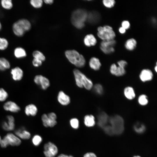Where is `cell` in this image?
Listing matches in <instances>:
<instances>
[{
    "label": "cell",
    "mask_w": 157,
    "mask_h": 157,
    "mask_svg": "<svg viewBox=\"0 0 157 157\" xmlns=\"http://www.w3.org/2000/svg\"><path fill=\"white\" fill-rule=\"evenodd\" d=\"M31 28L30 21L26 19L22 18L15 22L12 26V30L14 34L18 37L24 36Z\"/></svg>",
    "instance_id": "cell-1"
},
{
    "label": "cell",
    "mask_w": 157,
    "mask_h": 157,
    "mask_svg": "<svg viewBox=\"0 0 157 157\" xmlns=\"http://www.w3.org/2000/svg\"><path fill=\"white\" fill-rule=\"evenodd\" d=\"M87 12L85 10L78 9L74 11L72 13L71 21L72 24L78 29H81L85 26V22L87 20Z\"/></svg>",
    "instance_id": "cell-2"
},
{
    "label": "cell",
    "mask_w": 157,
    "mask_h": 157,
    "mask_svg": "<svg viewBox=\"0 0 157 157\" xmlns=\"http://www.w3.org/2000/svg\"><path fill=\"white\" fill-rule=\"evenodd\" d=\"M73 73L76 85L80 88H84L90 90L93 87L92 81L79 70L75 69Z\"/></svg>",
    "instance_id": "cell-3"
},
{
    "label": "cell",
    "mask_w": 157,
    "mask_h": 157,
    "mask_svg": "<svg viewBox=\"0 0 157 157\" xmlns=\"http://www.w3.org/2000/svg\"><path fill=\"white\" fill-rule=\"evenodd\" d=\"M66 57L71 63L77 67H83L85 63L84 56L74 50L66 51L65 52Z\"/></svg>",
    "instance_id": "cell-4"
},
{
    "label": "cell",
    "mask_w": 157,
    "mask_h": 157,
    "mask_svg": "<svg viewBox=\"0 0 157 157\" xmlns=\"http://www.w3.org/2000/svg\"><path fill=\"white\" fill-rule=\"evenodd\" d=\"M109 124L112 129L114 135H120L124 131V120L119 115H115L109 117Z\"/></svg>",
    "instance_id": "cell-5"
},
{
    "label": "cell",
    "mask_w": 157,
    "mask_h": 157,
    "mask_svg": "<svg viewBox=\"0 0 157 157\" xmlns=\"http://www.w3.org/2000/svg\"><path fill=\"white\" fill-rule=\"evenodd\" d=\"M97 35L102 41L110 40L114 39L115 33L112 28L108 25L98 27Z\"/></svg>",
    "instance_id": "cell-6"
},
{
    "label": "cell",
    "mask_w": 157,
    "mask_h": 157,
    "mask_svg": "<svg viewBox=\"0 0 157 157\" xmlns=\"http://www.w3.org/2000/svg\"><path fill=\"white\" fill-rule=\"evenodd\" d=\"M21 143V140L17 136L12 133H9L1 139L0 145L2 147L4 148L9 145L18 146Z\"/></svg>",
    "instance_id": "cell-7"
},
{
    "label": "cell",
    "mask_w": 157,
    "mask_h": 157,
    "mask_svg": "<svg viewBox=\"0 0 157 157\" xmlns=\"http://www.w3.org/2000/svg\"><path fill=\"white\" fill-rule=\"evenodd\" d=\"M44 149L43 153L45 157H55L58 152L57 147L51 142L44 144Z\"/></svg>",
    "instance_id": "cell-8"
},
{
    "label": "cell",
    "mask_w": 157,
    "mask_h": 157,
    "mask_svg": "<svg viewBox=\"0 0 157 157\" xmlns=\"http://www.w3.org/2000/svg\"><path fill=\"white\" fill-rule=\"evenodd\" d=\"M116 43L115 40H112L108 41H102L101 43L100 49L104 53L109 54L115 51L114 47Z\"/></svg>",
    "instance_id": "cell-9"
},
{
    "label": "cell",
    "mask_w": 157,
    "mask_h": 157,
    "mask_svg": "<svg viewBox=\"0 0 157 157\" xmlns=\"http://www.w3.org/2000/svg\"><path fill=\"white\" fill-rule=\"evenodd\" d=\"M34 83L40 86L43 90H46L50 86L49 80L46 77L41 75H36L34 78Z\"/></svg>",
    "instance_id": "cell-10"
},
{
    "label": "cell",
    "mask_w": 157,
    "mask_h": 157,
    "mask_svg": "<svg viewBox=\"0 0 157 157\" xmlns=\"http://www.w3.org/2000/svg\"><path fill=\"white\" fill-rule=\"evenodd\" d=\"M3 108L5 110L13 113H17L21 110L19 106L15 102L11 101L5 102L3 104Z\"/></svg>",
    "instance_id": "cell-11"
},
{
    "label": "cell",
    "mask_w": 157,
    "mask_h": 157,
    "mask_svg": "<svg viewBox=\"0 0 157 157\" xmlns=\"http://www.w3.org/2000/svg\"><path fill=\"white\" fill-rule=\"evenodd\" d=\"M7 122L4 121L2 124L3 129L6 131L13 130L15 128V119L11 115H8L6 117Z\"/></svg>",
    "instance_id": "cell-12"
},
{
    "label": "cell",
    "mask_w": 157,
    "mask_h": 157,
    "mask_svg": "<svg viewBox=\"0 0 157 157\" xmlns=\"http://www.w3.org/2000/svg\"><path fill=\"white\" fill-rule=\"evenodd\" d=\"M10 74L13 79L15 81H19L21 80L24 75V72L22 69L18 66L12 69Z\"/></svg>",
    "instance_id": "cell-13"
},
{
    "label": "cell",
    "mask_w": 157,
    "mask_h": 157,
    "mask_svg": "<svg viewBox=\"0 0 157 157\" xmlns=\"http://www.w3.org/2000/svg\"><path fill=\"white\" fill-rule=\"evenodd\" d=\"M109 117L105 112H102L98 115L97 124L101 128H103L109 124Z\"/></svg>",
    "instance_id": "cell-14"
},
{
    "label": "cell",
    "mask_w": 157,
    "mask_h": 157,
    "mask_svg": "<svg viewBox=\"0 0 157 157\" xmlns=\"http://www.w3.org/2000/svg\"><path fill=\"white\" fill-rule=\"evenodd\" d=\"M41 119L43 126L45 127H53L57 124L56 120L49 118L47 114H43L41 117Z\"/></svg>",
    "instance_id": "cell-15"
},
{
    "label": "cell",
    "mask_w": 157,
    "mask_h": 157,
    "mask_svg": "<svg viewBox=\"0 0 157 157\" xmlns=\"http://www.w3.org/2000/svg\"><path fill=\"white\" fill-rule=\"evenodd\" d=\"M57 100L59 103L63 106L68 105L70 102V99L69 96L62 91H60L58 92Z\"/></svg>",
    "instance_id": "cell-16"
},
{
    "label": "cell",
    "mask_w": 157,
    "mask_h": 157,
    "mask_svg": "<svg viewBox=\"0 0 157 157\" xmlns=\"http://www.w3.org/2000/svg\"><path fill=\"white\" fill-rule=\"evenodd\" d=\"M140 78L143 82H146L151 80L153 77L152 71L148 69H143L140 74Z\"/></svg>",
    "instance_id": "cell-17"
},
{
    "label": "cell",
    "mask_w": 157,
    "mask_h": 157,
    "mask_svg": "<svg viewBox=\"0 0 157 157\" xmlns=\"http://www.w3.org/2000/svg\"><path fill=\"white\" fill-rule=\"evenodd\" d=\"M15 133L18 138L24 140L28 139L31 137L30 133L26 130L24 127H22L16 130Z\"/></svg>",
    "instance_id": "cell-18"
},
{
    "label": "cell",
    "mask_w": 157,
    "mask_h": 157,
    "mask_svg": "<svg viewBox=\"0 0 157 157\" xmlns=\"http://www.w3.org/2000/svg\"><path fill=\"white\" fill-rule=\"evenodd\" d=\"M38 111L36 106L34 104H31L26 105L24 109V112L27 116H35Z\"/></svg>",
    "instance_id": "cell-19"
},
{
    "label": "cell",
    "mask_w": 157,
    "mask_h": 157,
    "mask_svg": "<svg viewBox=\"0 0 157 157\" xmlns=\"http://www.w3.org/2000/svg\"><path fill=\"white\" fill-rule=\"evenodd\" d=\"M84 44L87 47L94 46L97 43V40L94 36L92 34L86 35L84 39Z\"/></svg>",
    "instance_id": "cell-20"
},
{
    "label": "cell",
    "mask_w": 157,
    "mask_h": 157,
    "mask_svg": "<svg viewBox=\"0 0 157 157\" xmlns=\"http://www.w3.org/2000/svg\"><path fill=\"white\" fill-rule=\"evenodd\" d=\"M84 123L88 127H93L96 124L94 117L92 115H86L84 117Z\"/></svg>",
    "instance_id": "cell-21"
},
{
    "label": "cell",
    "mask_w": 157,
    "mask_h": 157,
    "mask_svg": "<svg viewBox=\"0 0 157 157\" xmlns=\"http://www.w3.org/2000/svg\"><path fill=\"white\" fill-rule=\"evenodd\" d=\"M14 55L16 58L20 59L26 57L27 56V53L25 49L23 48L17 47L14 50Z\"/></svg>",
    "instance_id": "cell-22"
},
{
    "label": "cell",
    "mask_w": 157,
    "mask_h": 157,
    "mask_svg": "<svg viewBox=\"0 0 157 157\" xmlns=\"http://www.w3.org/2000/svg\"><path fill=\"white\" fill-rule=\"evenodd\" d=\"M89 65L91 69L95 70H97L100 69L101 64L98 58L93 57L89 60Z\"/></svg>",
    "instance_id": "cell-23"
},
{
    "label": "cell",
    "mask_w": 157,
    "mask_h": 157,
    "mask_svg": "<svg viewBox=\"0 0 157 157\" xmlns=\"http://www.w3.org/2000/svg\"><path fill=\"white\" fill-rule=\"evenodd\" d=\"M124 94L126 98L129 100H132L135 97L134 90L132 87L130 86L124 88Z\"/></svg>",
    "instance_id": "cell-24"
},
{
    "label": "cell",
    "mask_w": 157,
    "mask_h": 157,
    "mask_svg": "<svg viewBox=\"0 0 157 157\" xmlns=\"http://www.w3.org/2000/svg\"><path fill=\"white\" fill-rule=\"evenodd\" d=\"M137 42L134 38H131L127 40L125 43V47L128 50L132 51L136 47Z\"/></svg>",
    "instance_id": "cell-25"
},
{
    "label": "cell",
    "mask_w": 157,
    "mask_h": 157,
    "mask_svg": "<svg viewBox=\"0 0 157 157\" xmlns=\"http://www.w3.org/2000/svg\"><path fill=\"white\" fill-rule=\"evenodd\" d=\"M135 132L139 134L142 133L145 131L146 127L143 124L139 122L136 123L133 126Z\"/></svg>",
    "instance_id": "cell-26"
},
{
    "label": "cell",
    "mask_w": 157,
    "mask_h": 157,
    "mask_svg": "<svg viewBox=\"0 0 157 157\" xmlns=\"http://www.w3.org/2000/svg\"><path fill=\"white\" fill-rule=\"evenodd\" d=\"M1 4L2 7L6 10H10L13 7V4L11 0H1Z\"/></svg>",
    "instance_id": "cell-27"
},
{
    "label": "cell",
    "mask_w": 157,
    "mask_h": 157,
    "mask_svg": "<svg viewBox=\"0 0 157 157\" xmlns=\"http://www.w3.org/2000/svg\"><path fill=\"white\" fill-rule=\"evenodd\" d=\"M32 56L33 58H35L42 62L45 60V57L43 54L38 50H35L32 53Z\"/></svg>",
    "instance_id": "cell-28"
},
{
    "label": "cell",
    "mask_w": 157,
    "mask_h": 157,
    "mask_svg": "<svg viewBox=\"0 0 157 157\" xmlns=\"http://www.w3.org/2000/svg\"><path fill=\"white\" fill-rule=\"evenodd\" d=\"M8 41L6 38L0 37V50H5L8 47Z\"/></svg>",
    "instance_id": "cell-29"
},
{
    "label": "cell",
    "mask_w": 157,
    "mask_h": 157,
    "mask_svg": "<svg viewBox=\"0 0 157 157\" xmlns=\"http://www.w3.org/2000/svg\"><path fill=\"white\" fill-rule=\"evenodd\" d=\"M0 65L6 70L9 69L10 67V64L9 61L3 57H0Z\"/></svg>",
    "instance_id": "cell-30"
},
{
    "label": "cell",
    "mask_w": 157,
    "mask_h": 157,
    "mask_svg": "<svg viewBox=\"0 0 157 157\" xmlns=\"http://www.w3.org/2000/svg\"><path fill=\"white\" fill-rule=\"evenodd\" d=\"M42 140V137L38 135H35L33 137L32 140L33 144L35 146H38L40 144Z\"/></svg>",
    "instance_id": "cell-31"
},
{
    "label": "cell",
    "mask_w": 157,
    "mask_h": 157,
    "mask_svg": "<svg viewBox=\"0 0 157 157\" xmlns=\"http://www.w3.org/2000/svg\"><path fill=\"white\" fill-rule=\"evenodd\" d=\"M30 3L33 8H39L42 7L43 1L42 0H31L30 1Z\"/></svg>",
    "instance_id": "cell-32"
},
{
    "label": "cell",
    "mask_w": 157,
    "mask_h": 157,
    "mask_svg": "<svg viewBox=\"0 0 157 157\" xmlns=\"http://www.w3.org/2000/svg\"><path fill=\"white\" fill-rule=\"evenodd\" d=\"M69 124L71 127L74 129H77L79 127V121L77 118H73L71 119L69 121Z\"/></svg>",
    "instance_id": "cell-33"
},
{
    "label": "cell",
    "mask_w": 157,
    "mask_h": 157,
    "mask_svg": "<svg viewBox=\"0 0 157 157\" xmlns=\"http://www.w3.org/2000/svg\"><path fill=\"white\" fill-rule=\"evenodd\" d=\"M8 94L7 92L3 88H0V102L5 101L8 98Z\"/></svg>",
    "instance_id": "cell-34"
},
{
    "label": "cell",
    "mask_w": 157,
    "mask_h": 157,
    "mask_svg": "<svg viewBox=\"0 0 157 157\" xmlns=\"http://www.w3.org/2000/svg\"><path fill=\"white\" fill-rule=\"evenodd\" d=\"M138 101L139 104L142 106L146 105L148 103V100L147 96L143 94L139 96Z\"/></svg>",
    "instance_id": "cell-35"
},
{
    "label": "cell",
    "mask_w": 157,
    "mask_h": 157,
    "mask_svg": "<svg viewBox=\"0 0 157 157\" xmlns=\"http://www.w3.org/2000/svg\"><path fill=\"white\" fill-rule=\"evenodd\" d=\"M104 5L108 8H111L115 5V1L114 0H104L102 1Z\"/></svg>",
    "instance_id": "cell-36"
},
{
    "label": "cell",
    "mask_w": 157,
    "mask_h": 157,
    "mask_svg": "<svg viewBox=\"0 0 157 157\" xmlns=\"http://www.w3.org/2000/svg\"><path fill=\"white\" fill-rule=\"evenodd\" d=\"M94 92L98 94H101L103 92V88L101 85L99 84H95L94 87Z\"/></svg>",
    "instance_id": "cell-37"
},
{
    "label": "cell",
    "mask_w": 157,
    "mask_h": 157,
    "mask_svg": "<svg viewBox=\"0 0 157 157\" xmlns=\"http://www.w3.org/2000/svg\"><path fill=\"white\" fill-rule=\"evenodd\" d=\"M125 70L124 68L119 66H117V70L115 76H123L125 73Z\"/></svg>",
    "instance_id": "cell-38"
},
{
    "label": "cell",
    "mask_w": 157,
    "mask_h": 157,
    "mask_svg": "<svg viewBox=\"0 0 157 157\" xmlns=\"http://www.w3.org/2000/svg\"><path fill=\"white\" fill-rule=\"evenodd\" d=\"M42 62L41 60L33 58L32 61V64L34 67H38L42 65Z\"/></svg>",
    "instance_id": "cell-39"
},
{
    "label": "cell",
    "mask_w": 157,
    "mask_h": 157,
    "mask_svg": "<svg viewBox=\"0 0 157 157\" xmlns=\"http://www.w3.org/2000/svg\"><path fill=\"white\" fill-rule=\"evenodd\" d=\"M122 27L126 30L129 29L130 26V24L129 22L127 20L123 21L121 23Z\"/></svg>",
    "instance_id": "cell-40"
},
{
    "label": "cell",
    "mask_w": 157,
    "mask_h": 157,
    "mask_svg": "<svg viewBox=\"0 0 157 157\" xmlns=\"http://www.w3.org/2000/svg\"><path fill=\"white\" fill-rule=\"evenodd\" d=\"M117 68V66L114 63L111 65L110 68V71L112 74L115 75Z\"/></svg>",
    "instance_id": "cell-41"
},
{
    "label": "cell",
    "mask_w": 157,
    "mask_h": 157,
    "mask_svg": "<svg viewBox=\"0 0 157 157\" xmlns=\"http://www.w3.org/2000/svg\"><path fill=\"white\" fill-rule=\"evenodd\" d=\"M117 64L119 66L124 68L127 65V62L124 60H120L117 62Z\"/></svg>",
    "instance_id": "cell-42"
},
{
    "label": "cell",
    "mask_w": 157,
    "mask_h": 157,
    "mask_svg": "<svg viewBox=\"0 0 157 157\" xmlns=\"http://www.w3.org/2000/svg\"><path fill=\"white\" fill-rule=\"evenodd\" d=\"M83 157H97L96 155L91 152H88L84 154Z\"/></svg>",
    "instance_id": "cell-43"
},
{
    "label": "cell",
    "mask_w": 157,
    "mask_h": 157,
    "mask_svg": "<svg viewBox=\"0 0 157 157\" xmlns=\"http://www.w3.org/2000/svg\"><path fill=\"white\" fill-rule=\"evenodd\" d=\"M48 117L53 120H56L57 117L56 114L53 112H51L47 114Z\"/></svg>",
    "instance_id": "cell-44"
},
{
    "label": "cell",
    "mask_w": 157,
    "mask_h": 157,
    "mask_svg": "<svg viewBox=\"0 0 157 157\" xmlns=\"http://www.w3.org/2000/svg\"><path fill=\"white\" fill-rule=\"evenodd\" d=\"M119 32L122 34H124L126 32V30L122 26L120 27L119 28Z\"/></svg>",
    "instance_id": "cell-45"
},
{
    "label": "cell",
    "mask_w": 157,
    "mask_h": 157,
    "mask_svg": "<svg viewBox=\"0 0 157 157\" xmlns=\"http://www.w3.org/2000/svg\"><path fill=\"white\" fill-rule=\"evenodd\" d=\"M57 157H74L72 155H68L64 154H61L58 155Z\"/></svg>",
    "instance_id": "cell-46"
},
{
    "label": "cell",
    "mask_w": 157,
    "mask_h": 157,
    "mask_svg": "<svg viewBox=\"0 0 157 157\" xmlns=\"http://www.w3.org/2000/svg\"><path fill=\"white\" fill-rule=\"evenodd\" d=\"M44 2L47 4H51L53 2V0H44Z\"/></svg>",
    "instance_id": "cell-47"
},
{
    "label": "cell",
    "mask_w": 157,
    "mask_h": 157,
    "mask_svg": "<svg viewBox=\"0 0 157 157\" xmlns=\"http://www.w3.org/2000/svg\"><path fill=\"white\" fill-rule=\"evenodd\" d=\"M6 70V69L4 68L0 65V71L3 72Z\"/></svg>",
    "instance_id": "cell-48"
},
{
    "label": "cell",
    "mask_w": 157,
    "mask_h": 157,
    "mask_svg": "<svg viewBox=\"0 0 157 157\" xmlns=\"http://www.w3.org/2000/svg\"><path fill=\"white\" fill-rule=\"evenodd\" d=\"M2 27V25L0 21V31L1 30Z\"/></svg>",
    "instance_id": "cell-49"
},
{
    "label": "cell",
    "mask_w": 157,
    "mask_h": 157,
    "mask_svg": "<svg viewBox=\"0 0 157 157\" xmlns=\"http://www.w3.org/2000/svg\"><path fill=\"white\" fill-rule=\"evenodd\" d=\"M155 70L156 72H157V65H156V66L155 67Z\"/></svg>",
    "instance_id": "cell-50"
},
{
    "label": "cell",
    "mask_w": 157,
    "mask_h": 157,
    "mask_svg": "<svg viewBox=\"0 0 157 157\" xmlns=\"http://www.w3.org/2000/svg\"><path fill=\"white\" fill-rule=\"evenodd\" d=\"M133 157H141L139 155H135V156H134Z\"/></svg>",
    "instance_id": "cell-51"
},
{
    "label": "cell",
    "mask_w": 157,
    "mask_h": 157,
    "mask_svg": "<svg viewBox=\"0 0 157 157\" xmlns=\"http://www.w3.org/2000/svg\"><path fill=\"white\" fill-rule=\"evenodd\" d=\"M1 140V136L0 135V144Z\"/></svg>",
    "instance_id": "cell-52"
}]
</instances>
